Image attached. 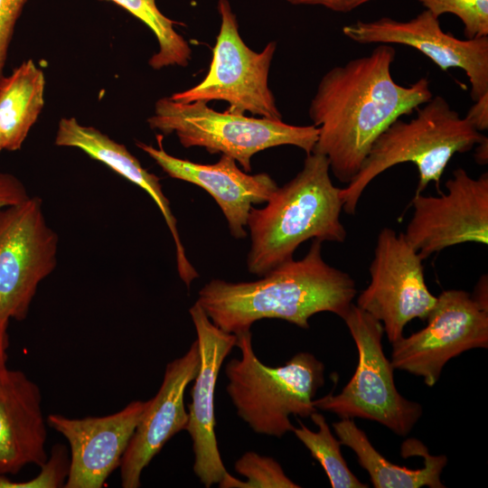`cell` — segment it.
<instances>
[{
  "mask_svg": "<svg viewBox=\"0 0 488 488\" xmlns=\"http://www.w3.org/2000/svg\"><path fill=\"white\" fill-rule=\"evenodd\" d=\"M143 22L155 34L158 51L148 61L154 70L169 66L186 67L192 56L188 42L174 29L176 22L163 14L155 0H108Z\"/></svg>",
  "mask_w": 488,
  "mask_h": 488,
  "instance_id": "7402d4cb",
  "label": "cell"
},
{
  "mask_svg": "<svg viewBox=\"0 0 488 488\" xmlns=\"http://www.w3.org/2000/svg\"><path fill=\"white\" fill-rule=\"evenodd\" d=\"M439 196L415 194L413 215L403 233L422 260L446 248L467 242L488 244V173L471 177L453 171Z\"/></svg>",
  "mask_w": 488,
  "mask_h": 488,
  "instance_id": "7c38bea8",
  "label": "cell"
},
{
  "mask_svg": "<svg viewBox=\"0 0 488 488\" xmlns=\"http://www.w3.org/2000/svg\"><path fill=\"white\" fill-rule=\"evenodd\" d=\"M54 144L58 146L80 149L149 194L162 212L174 239L178 274L186 286H190L199 274L186 257L176 219L171 211L169 200L163 192L159 177L146 171L124 145L93 127L81 125L75 117L60 119Z\"/></svg>",
  "mask_w": 488,
  "mask_h": 488,
  "instance_id": "d6986e66",
  "label": "cell"
},
{
  "mask_svg": "<svg viewBox=\"0 0 488 488\" xmlns=\"http://www.w3.org/2000/svg\"><path fill=\"white\" fill-rule=\"evenodd\" d=\"M45 78L33 60L0 80V133L5 150H19L44 106Z\"/></svg>",
  "mask_w": 488,
  "mask_h": 488,
  "instance_id": "44dd1931",
  "label": "cell"
},
{
  "mask_svg": "<svg viewBox=\"0 0 488 488\" xmlns=\"http://www.w3.org/2000/svg\"><path fill=\"white\" fill-rule=\"evenodd\" d=\"M474 159L478 164L484 165L488 163V137L485 136L475 145Z\"/></svg>",
  "mask_w": 488,
  "mask_h": 488,
  "instance_id": "1f68e13d",
  "label": "cell"
},
{
  "mask_svg": "<svg viewBox=\"0 0 488 488\" xmlns=\"http://www.w3.org/2000/svg\"><path fill=\"white\" fill-rule=\"evenodd\" d=\"M321 243L314 239L303 258L287 260L258 280L212 279L199 291L196 302L216 326L234 334L264 318L304 329L317 313L330 312L343 319L357 295L356 284L348 273L323 259Z\"/></svg>",
  "mask_w": 488,
  "mask_h": 488,
  "instance_id": "7a4b0ae2",
  "label": "cell"
},
{
  "mask_svg": "<svg viewBox=\"0 0 488 488\" xmlns=\"http://www.w3.org/2000/svg\"><path fill=\"white\" fill-rule=\"evenodd\" d=\"M422 258L402 232L383 228L369 271L371 282L356 305L379 320L390 343L403 336L407 324L426 320L437 297L429 291Z\"/></svg>",
  "mask_w": 488,
  "mask_h": 488,
  "instance_id": "8fae6325",
  "label": "cell"
},
{
  "mask_svg": "<svg viewBox=\"0 0 488 488\" xmlns=\"http://www.w3.org/2000/svg\"><path fill=\"white\" fill-rule=\"evenodd\" d=\"M434 16L456 15L466 39L488 36V0H418Z\"/></svg>",
  "mask_w": 488,
  "mask_h": 488,
  "instance_id": "d4e9b609",
  "label": "cell"
},
{
  "mask_svg": "<svg viewBox=\"0 0 488 488\" xmlns=\"http://www.w3.org/2000/svg\"><path fill=\"white\" fill-rule=\"evenodd\" d=\"M200 352L195 340L180 358L166 365L156 395L148 400L120 464L121 486L137 488L141 474L165 443L188 423L183 395L200 367Z\"/></svg>",
  "mask_w": 488,
  "mask_h": 488,
  "instance_id": "e0dca14e",
  "label": "cell"
},
{
  "mask_svg": "<svg viewBox=\"0 0 488 488\" xmlns=\"http://www.w3.org/2000/svg\"><path fill=\"white\" fill-rule=\"evenodd\" d=\"M237 473L247 478L241 481L229 473L218 483L221 488H298L286 475L281 465L272 457L247 452L235 463Z\"/></svg>",
  "mask_w": 488,
  "mask_h": 488,
  "instance_id": "cb8c5ba5",
  "label": "cell"
},
{
  "mask_svg": "<svg viewBox=\"0 0 488 488\" xmlns=\"http://www.w3.org/2000/svg\"><path fill=\"white\" fill-rule=\"evenodd\" d=\"M343 208L342 189L331 180L327 157L306 155L302 170L277 187L264 208L252 206L249 211V271L263 277L292 259L298 246L310 239L343 242L347 232L340 219Z\"/></svg>",
  "mask_w": 488,
  "mask_h": 488,
  "instance_id": "3957f363",
  "label": "cell"
},
{
  "mask_svg": "<svg viewBox=\"0 0 488 488\" xmlns=\"http://www.w3.org/2000/svg\"><path fill=\"white\" fill-rule=\"evenodd\" d=\"M2 150H5V141H4V138H3V136H2V135L0 133V152Z\"/></svg>",
  "mask_w": 488,
  "mask_h": 488,
  "instance_id": "d6a6232c",
  "label": "cell"
},
{
  "mask_svg": "<svg viewBox=\"0 0 488 488\" xmlns=\"http://www.w3.org/2000/svg\"><path fill=\"white\" fill-rule=\"evenodd\" d=\"M28 0H0V80L5 76L14 28Z\"/></svg>",
  "mask_w": 488,
  "mask_h": 488,
  "instance_id": "4316f807",
  "label": "cell"
},
{
  "mask_svg": "<svg viewBox=\"0 0 488 488\" xmlns=\"http://www.w3.org/2000/svg\"><path fill=\"white\" fill-rule=\"evenodd\" d=\"M409 121H393L372 144L359 173L342 189L343 210L353 215L368 184L387 169L412 163L418 173L415 194L440 179L455 154L470 151L486 136L476 130L441 96L432 97Z\"/></svg>",
  "mask_w": 488,
  "mask_h": 488,
  "instance_id": "277c9868",
  "label": "cell"
},
{
  "mask_svg": "<svg viewBox=\"0 0 488 488\" xmlns=\"http://www.w3.org/2000/svg\"><path fill=\"white\" fill-rule=\"evenodd\" d=\"M29 197L24 184L14 174L0 172V210Z\"/></svg>",
  "mask_w": 488,
  "mask_h": 488,
  "instance_id": "83f0119b",
  "label": "cell"
},
{
  "mask_svg": "<svg viewBox=\"0 0 488 488\" xmlns=\"http://www.w3.org/2000/svg\"><path fill=\"white\" fill-rule=\"evenodd\" d=\"M395 57L391 44H380L369 55L330 69L311 99L308 114L318 128L312 153L327 157L341 183L355 177L376 138L393 121L433 97L425 77L408 86L394 80Z\"/></svg>",
  "mask_w": 488,
  "mask_h": 488,
  "instance_id": "6da1fadb",
  "label": "cell"
},
{
  "mask_svg": "<svg viewBox=\"0 0 488 488\" xmlns=\"http://www.w3.org/2000/svg\"><path fill=\"white\" fill-rule=\"evenodd\" d=\"M350 40L361 43L401 44L429 58L442 70H463L471 84V98L476 101L488 94V36L461 40L444 32L437 17L424 10L414 18L397 21L381 17L371 22L357 21L343 27Z\"/></svg>",
  "mask_w": 488,
  "mask_h": 488,
  "instance_id": "4fadbf2b",
  "label": "cell"
},
{
  "mask_svg": "<svg viewBox=\"0 0 488 488\" xmlns=\"http://www.w3.org/2000/svg\"><path fill=\"white\" fill-rule=\"evenodd\" d=\"M426 318L427 325L392 344L395 369L422 377L428 387L446 363L464 352L488 348V306L466 291H443Z\"/></svg>",
  "mask_w": 488,
  "mask_h": 488,
  "instance_id": "30bf717a",
  "label": "cell"
},
{
  "mask_svg": "<svg viewBox=\"0 0 488 488\" xmlns=\"http://www.w3.org/2000/svg\"><path fill=\"white\" fill-rule=\"evenodd\" d=\"M70 468L68 451L63 445H55L40 474L33 479L14 482L0 475V488H58L64 487Z\"/></svg>",
  "mask_w": 488,
  "mask_h": 488,
  "instance_id": "484cf974",
  "label": "cell"
},
{
  "mask_svg": "<svg viewBox=\"0 0 488 488\" xmlns=\"http://www.w3.org/2000/svg\"><path fill=\"white\" fill-rule=\"evenodd\" d=\"M240 359L225 367L226 391L238 416L257 434L282 437L293 431L290 416L308 418L324 384V365L312 353L298 352L284 366L268 367L255 355L250 330L235 334Z\"/></svg>",
  "mask_w": 488,
  "mask_h": 488,
  "instance_id": "5b68a950",
  "label": "cell"
},
{
  "mask_svg": "<svg viewBox=\"0 0 488 488\" xmlns=\"http://www.w3.org/2000/svg\"><path fill=\"white\" fill-rule=\"evenodd\" d=\"M295 5H320L337 13H349L372 0H285Z\"/></svg>",
  "mask_w": 488,
  "mask_h": 488,
  "instance_id": "f1b7e54d",
  "label": "cell"
},
{
  "mask_svg": "<svg viewBox=\"0 0 488 488\" xmlns=\"http://www.w3.org/2000/svg\"><path fill=\"white\" fill-rule=\"evenodd\" d=\"M47 421L38 385L23 371H0V475L15 474L29 465L42 466Z\"/></svg>",
  "mask_w": 488,
  "mask_h": 488,
  "instance_id": "ac0fdd59",
  "label": "cell"
},
{
  "mask_svg": "<svg viewBox=\"0 0 488 488\" xmlns=\"http://www.w3.org/2000/svg\"><path fill=\"white\" fill-rule=\"evenodd\" d=\"M221 27L212 50L209 71L197 85L174 93L180 103L224 100L230 113L250 112L260 117L282 119L276 99L268 87V73L277 42H269L257 52L243 42L236 14L228 0H218Z\"/></svg>",
  "mask_w": 488,
  "mask_h": 488,
  "instance_id": "ba28073f",
  "label": "cell"
},
{
  "mask_svg": "<svg viewBox=\"0 0 488 488\" xmlns=\"http://www.w3.org/2000/svg\"><path fill=\"white\" fill-rule=\"evenodd\" d=\"M197 334L200 367L188 405V431L194 455L193 472L207 488L218 484L226 474L215 435L214 393L221 366L236 345L237 337L216 326L195 302L190 308Z\"/></svg>",
  "mask_w": 488,
  "mask_h": 488,
  "instance_id": "9a60e30c",
  "label": "cell"
},
{
  "mask_svg": "<svg viewBox=\"0 0 488 488\" xmlns=\"http://www.w3.org/2000/svg\"><path fill=\"white\" fill-rule=\"evenodd\" d=\"M318 427L314 432L298 420L299 427H294L296 436L310 451L325 471L333 488H367L350 470L341 452V443L332 434L325 418L315 411L310 416Z\"/></svg>",
  "mask_w": 488,
  "mask_h": 488,
  "instance_id": "603a6c76",
  "label": "cell"
},
{
  "mask_svg": "<svg viewBox=\"0 0 488 488\" xmlns=\"http://www.w3.org/2000/svg\"><path fill=\"white\" fill-rule=\"evenodd\" d=\"M150 128L163 136L175 134L186 148L203 147L210 154L232 157L249 173L251 158L260 151L290 145L312 153L318 138L314 126H294L280 120L219 112L203 101L180 103L171 97L159 99L147 118Z\"/></svg>",
  "mask_w": 488,
  "mask_h": 488,
  "instance_id": "8992f818",
  "label": "cell"
},
{
  "mask_svg": "<svg viewBox=\"0 0 488 488\" xmlns=\"http://www.w3.org/2000/svg\"><path fill=\"white\" fill-rule=\"evenodd\" d=\"M465 117L479 132L488 129V94L474 101Z\"/></svg>",
  "mask_w": 488,
  "mask_h": 488,
  "instance_id": "f546056e",
  "label": "cell"
},
{
  "mask_svg": "<svg viewBox=\"0 0 488 488\" xmlns=\"http://www.w3.org/2000/svg\"><path fill=\"white\" fill-rule=\"evenodd\" d=\"M333 427L341 445L349 446L356 454L360 465L369 474L373 487H446L440 476L447 464V457L444 455H432L421 441L410 438L401 446L402 457L418 455L424 459L422 468L409 469L395 465L381 455L352 418H341L333 424Z\"/></svg>",
  "mask_w": 488,
  "mask_h": 488,
  "instance_id": "ffe728a7",
  "label": "cell"
},
{
  "mask_svg": "<svg viewBox=\"0 0 488 488\" xmlns=\"http://www.w3.org/2000/svg\"><path fill=\"white\" fill-rule=\"evenodd\" d=\"M7 325L0 322V371L6 368V351L9 345Z\"/></svg>",
  "mask_w": 488,
  "mask_h": 488,
  "instance_id": "4dcf8cb0",
  "label": "cell"
},
{
  "mask_svg": "<svg viewBox=\"0 0 488 488\" xmlns=\"http://www.w3.org/2000/svg\"><path fill=\"white\" fill-rule=\"evenodd\" d=\"M57 249L39 197L0 210L1 323L26 318L39 284L56 267Z\"/></svg>",
  "mask_w": 488,
  "mask_h": 488,
  "instance_id": "9c48e42d",
  "label": "cell"
},
{
  "mask_svg": "<svg viewBox=\"0 0 488 488\" xmlns=\"http://www.w3.org/2000/svg\"><path fill=\"white\" fill-rule=\"evenodd\" d=\"M148 404L135 400L104 417L70 418L50 414L47 425L70 445V468L65 488H101L120 466L127 447Z\"/></svg>",
  "mask_w": 488,
  "mask_h": 488,
  "instance_id": "5bb4252c",
  "label": "cell"
},
{
  "mask_svg": "<svg viewBox=\"0 0 488 488\" xmlns=\"http://www.w3.org/2000/svg\"><path fill=\"white\" fill-rule=\"evenodd\" d=\"M343 320L358 351L355 372L339 394L314 399V406L341 418L376 421L398 436H407L423 409L401 396L395 386L394 368L382 349L381 323L354 304Z\"/></svg>",
  "mask_w": 488,
  "mask_h": 488,
  "instance_id": "52a82bcc",
  "label": "cell"
},
{
  "mask_svg": "<svg viewBox=\"0 0 488 488\" xmlns=\"http://www.w3.org/2000/svg\"><path fill=\"white\" fill-rule=\"evenodd\" d=\"M163 136H156L158 147L140 141L136 145L170 177L192 183L208 192L223 212L232 237L246 238L249 211L254 204L267 202L278 187L275 180L266 173L249 174L241 171L235 159L225 155L211 164L173 156L164 149Z\"/></svg>",
  "mask_w": 488,
  "mask_h": 488,
  "instance_id": "2e32d148",
  "label": "cell"
}]
</instances>
